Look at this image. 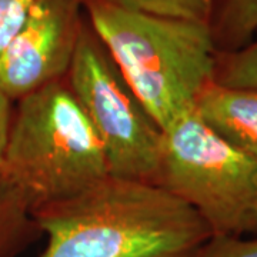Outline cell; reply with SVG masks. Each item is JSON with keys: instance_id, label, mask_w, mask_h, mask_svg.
<instances>
[{"instance_id": "obj_1", "label": "cell", "mask_w": 257, "mask_h": 257, "mask_svg": "<svg viewBox=\"0 0 257 257\" xmlns=\"http://www.w3.org/2000/svg\"><path fill=\"white\" fill-rule=\"evenodd\" d=\"M46 236L39 257H202L213 231L160 186L107 176L32 211Z\"/></svg>"}, {"instance_id": "obj_2", "label": "cell", "mask_w": 257, "mask_h": 257, "mask_svg": "<svg viewBox=\"0 0 257 257\" xmlns=\"http://www.w3.org/2000/svg\"><path fill=\"white\" fill-rule=\"evenodd\" d=\"M83 3L92 28L162 132L194 110L213 82L217 56L209 23Z\"/></svg>"}, {"instance_id": "obj_3", "label": "cell", "mask_w": 257, "mask_h": 257, "mask_svg": "<svg viewBox=\"0 0 257 257\" xmlns=\"http://www.w3.org/2000/svg\"><path fill=\"white\" fill-rule=\"evenodd\" d=\"M107 176L101 142L66 77L15 101L2 177L25 192L32 211Z\"/></svg>"}, {"instance_id": "obj_4", "label": "cell", "mask_w": 257, "mask_h": 257, "mask_svg": "<svg viewBox=\"0 0 257 257\" xmlns=\"http://www.w3.org/2000/svg\"><path fill=\"white\" fill-rule=\"evenodd\" d=\"M155 184L193 207L213 236H257V163L196 110L163 130Z\"/></svg>"}, {"instance_id": "obj_5", "label": "cell", "mask_w": 257, "mask_h": 257, "mask_svg": "<svg viewBox=\"0 0 257 257\" xmlns=\"http://www.w3.org/2000/svg\"><path fill=\"white\" fill-rule=\"evenodd\" d=\"M114 177L155 183L163 132L124 80L89 19L66 76Z\"/></svg>"}, {"instance_id": "obj_6", "label": "cell", "mask_w": 257, "mask_h": 257, "mask_svg": "<svg viewBox=\"0 0 257 257\" xmlns=\"http://www.w3.org/2000/svg\"><path fill=\"white\" fill-rule=\"evenodd\" d=\"M84 22L83 0H35L0 59V92L15 103L66 77Z\"/></svg>"}, {"instance_id": "obj_7", "label": "cell", "mask_w": 257, "mask_h": 257, "mask_svg": "<svg viewBox=\"0 0 257 257\" xmlns=\"http://www.w3.org/2000/svg\"><path fill=\"white\" fill-rule=\"evenodd\" d=\"M194 110L211 130L257 163V89L210 82Z\"/></svg>"}, {"instance_id": "obj_8", "label": "cell", "mask_w": 257, "mask_h": 257, "mask_svg": "<svg viewBox=\"0 0 257 257\" xmlns=\"http://www.w3.org/2000/svg\"><path fill=\"white\" fill-rule=\"evenodd\" d=\"M42 236L25 192L0 177V257H18Z\"/></svg>"}, {"instance_id": "obj_9", "label": "cell", "mask_w": 257, "mask_h": 257, "mask_svg": "<svg viewBox=\"0 0 257 257\" xmlns=\"http://www.w3.org/2000/svg\"><path fill=\"white\" fill-rule=\"evenodd\" d=\"M209 28L217 52L246 46L257 33V0H214Z\"/></svg>"}, {"instance_id": "obj_10", "label": "cell", "mask_w": 257, "mask_h": 257, "mask_svg": "<svg viewBox=\"0 0 257 257\" xmlns=\"http://www.w3.org/2000/svg\"><path fill=\"white\" fill-rule=\"evenodd\" d=\"M213 82L226 87L257 89V33L237 50L217 52Z\"/></svg>"}, {"instance_id": "obj_11", "label": "cell", "mask_w": 257, "mask_h": 257, "mask_svg": "<svg viewBox=\"0 0 257 257\" xmlns=\"http://www.w3.org/2000/svg\"><path fill=\"white\" fill-rule=\"evenodd\" d=\"M86 2V0H83ZM127 12L209 23L214 0H92Z\"/></svg>"}, {"instance_id": "obj_12", "label": "cell", "mask_w": 257, "mask_h": 257, "mask_svg": "<svg viewBox=\"0 0 257 257\" xmlns=\"http://www.w3.org/2000/svg\"><path fill=\"white\" fill-rule=\"evenodd\" d=\"M35 0H0V59L23 28Z\"/></svg>"}, {"instance_id": "obj_13", "label": "cell", "mask_w": 257, "mask_h": 257, "mask_svg": "<svg viewBox=\"0 0 257 257\" xmlns=\"http://www.w3.org/2000/svg\"><path fill=\"white\" fill-rule=\"evenodd\" d=\"M202 257H257V236L244 239L237 236H213Z\"/></svg>"}, {"instance_id": "obj_14", "label": "cell", "mask_w": 257, "mask_h": 257, "mask_svg": "<svg viewBox=\"0 0 257 257\" xmlns=\"http://www.w3.org/2000/svg\"><path fill=\"white\" fill-rule=\"evenodd\" d=\"M13 107H15V103L10 100L5 93L0 92V177L3 172L5 155H6V147H8V140H9Z\"/></svg>"}]
</instances>
